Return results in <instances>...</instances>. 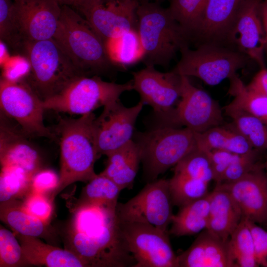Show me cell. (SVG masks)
<instances>
[{
    "instance_id": "ab89813d",
    "label": "cell",
    "mask_w": 267,
    "mask_h": 267,
    "mask_svg": "<svg viewBox=\"0 0 267 267\" xmlns=\"http://www.w3.org/2000/svg\"><path fill=\"white\" fill-rule=\"evenodd\" d=\"M246 221L253 239L257 263L259 267H267V231L252 222Z\"/></svg>"
},
{
    "instance_id": "7dc6e473",
    "label": "cell",
    "mask_w": 267,
    "mask_h": 267,
    "mask_svg": "<svg viewBox=\"0 0 267 267\" xmlns=\"http://www.w3.org/2000/svg\"><path fill=\"white\" fill-rule=\"evenodd\" d=\"M140 2L141 1H155V2H158L159 1H162L164 0H139Z\"/></svg>"
},
{
    "instance_id": "7a4b0ae2",
    "label": "cell",
    "mask_w": 267,
    "mask_h": 267,
    "mask_svg": "<svg viewBox=\"0 0 267 267\" xmlns=\"http://www.w3.org/2000/svg\"><path fill=\"white\" fill-rule=\"evenodd\" d=\"M136 14L143 62L145 66H168L177 52L188 45V36L169 8L156 2H140Z\"/></svg>"
},
{
    "instance_id": "4fadbf2b",
    "label": "cell",
    "mask_w": 267,
    "mask_h": 267,
    "mask_svg": "<svg viewBox=\"0 0 267 267\" xmlns=\"http://www.w3.org/2000/svg\"><path fill=\"white\" fill-rule=\"evenodd\" d=\"M139 0H86L78 10L105 43L137 29Z\"/></svg>"
},
{
    "instance_id": "3957f363",
    "label": "cell",
    "mask_w": 267,
    "mask_h": 267,
    "mask_svg": "<svg viewBox=\"0 0 267 267\" xmlns=\"http://www.w3.org/2000/svg\"><path fill=\"white\" fill-rule=\"evenodd\" d=\"M20 51L30 66L26 82L43 100L57 94L74 79L85 75L53 38L25 41Z\"/></svg>"
},
{
    "instance_id": "cb8c5ba5",
    "label": "cell",
    "mask_w": 267,
    "mask_h": 267,
    "mask_svg": "<svg viewBox=\"0 0 267 267\" xmlns=\"http://www.w3.org/2000/svg\"><path fill=\"white\" fill-rule=\"evenodd\" d=\"M104 170L100 173L110 178L122 189L133 185L141 161L137 143L133 139L107 155Z\"/></svg>"
},
{
    "instance_id": "b9f144b4",
    "label": "cell",
    "mask_w": 267,
    "mask_h": 267,
    "mask_svg": "<svg viewBox=\"0 0 267 267\" xmlns=\"http://www.w3.org/2000/svg\"><path fill=\"white\" fill-rule=\"evenodd\" d=\"M207 151L213 170L214 180L216 184H219L221 182L224 173L237 154L222 149Z\"/></svg>"
},
{
    "instance_id": "f6af8a7d",
    "label": "cell",
    "mask_w": 267,
    "mask_h": 267,
    "mask_svg": "<svg viewBox=\"0 0 267 267\" xmlns=\"http://www.w3.org/2000/svg\"><path fill=\"white\" fill-rule=\"evenodd\" d=\"M261 14L265 32V53L267 56V0H262Z\"/></svg>"
},
{
    "instance_id": "836d02e7",
    "label": "cell",
    "mask_w": 267,
    "mask_h": 267,
    "mask_svg": "<svg viewBox=\"0 0 267 267\" xmlns=\"http://www.w3.org/2000/svg\"><path fill=\"white\" fill-rule=\"evenodd\" d=\"M172 15L189 37L196 30L208 0H170Z\"/></svg>"
},
{
    "instance_id": "2e32d148",
    "label": "cell",
    "mask_w": 267,
    "mask_h": 267,
    "mask_svg": "<svg viewBox=\"0 0 267 267\" xmlns=\"http://www.w3.org/2000/svg\"><path fill=\"white\" fill-rule=\"evenodd\" d=\"M216 185L231 195L244 219L267 227V172L265 165L261 164L235 181Z\"/></svg>"
},
{
    "instance_id": "ba28073f",
    "label": "cell",
    "mask_w": 267,
    "mask_h": 267,
    "mask_svg": "<svg viewBox=\"0 0 267 267\" xmlns=\"http://www.w3.org/2000/svg\"><path fill=\"white\" fill-rule=\"evenodd\" d=\"M134 90L133 80L124 84L108 82L99 77L79 76L60 92L43 100L45 110L84 115L120 100L125 92Z\"/></svg>"
},
{
    "instance_id": "1f68e13d",
    "label": "cell",
    "mask_w": 267,
    "mask_h": 267,
    "mask_svg": "<svg viewBox=\"0 0 267 267\" xmlns=\"http://www.w3.org/2000/svg\"><path fill=\"white\" fill-rule=\"evenodd\" d=\"M231 267H257L253 237L246 220L242 221L227 242Z\"/></svg>"
},
{
    "instance_id": "6da1fadb",
    "label": "cell",
    "mask_w": 267,
    "mask_h": 267,
    "mask_svg": "<svg viewBox=\"0 0 267 267\" xmlns=\"http://www.w3.org/2000/svg\"><path fill=\"white\" fill-rule=\"evenodd\" d=\"M92 112L77 119L61 118L57 127L60 142L61 168L59 183L48 194L55 197L69 185L89 181L97 174L94 163L100 156L97 148Z\"/></svg>"
},
{
    "instance_id": "5bb4252c",
    "label": "cell",
    "mask_w": 267,
    "mask_h": 267,
    "mask_svg": "<svg viewBox=\"0 0 267 267\" xmlns=\"http://www.w3.org/2000/svg\"><path fill=\"white\" fill-rule=\"evenodd\" d=\"M133 76L134 90L140 101L152 108L159 121L167 117L180 97L181 76L172 71L160 72L151 65L133 72Z\"/></svg>"
},
{
    "instance_id": "277c9868",
    "label": "cell",
    "mask_w": 267,
    "mask_h": 267,
    "mask_svg": "<svg viewBox=\"0 0 267 267\" xmlns=\"http://www.w3.org/2000/svg\"><path fill=\"white\" fill-rule=\"evenodd\" d=\"M52 38L85 75L105 71L115 66L100 38L87 20L69 6L62 5Z\"/></svg>"
},
{
    "instance_id": "d6986e66",
    "label": "cell",
    "mask_w": 267,
    "mask_h": 267,
    "mask_svg": "<svg viewBox=\"0 0 267 267\" xmlns=\"http://www.w3.org/2000/svg\"><path fill=\"white\" fill-rule=\"evenodd\" d=\"M246 0H208L190 40L222 44L227 36Z\"/></svg>"
},
{
    "instance_id": "74e56055",
    "label": "cell",
    "mask_w": 267,
    "mask_h": 267,
    "mask_svg": "<svg viewBox=\"0 0 267 267\" xmlns=\"http://www.w3.org/2000/svg\"><path fill=\"white\" fill-rule=\"evenodd\" d=\"M260 152L254 149L245 154H237L224 173L220 183L235 181L261 165L258 161Z\"/></svg>"
},
{
    "instance_id": "83f0119b",
    "label": "cell",
    "mask_w": 267,
    "mask_h": 267,
    "mask_svg": "<svg viewBox=\"0 0 267 267\" xmlns=\"http://www.w3.org/2000/svg\"><path fill=\"white\" fill-rule=\"evenodd\" d=\"M82 189L73 211L87 205L117 207L122 188L108 177L99 174L88 181Z\"/></svg>"
},
{
    "instance_id": "d4e9b609",
    "label": "cell",
    "mask_w": 267,
    "mask_h": 267,
    "mask_svg": "<svg viewBox=\"0 0 267 267\" xmlns=\"http://www.w3.org/2000/svg\"><path fill=\"white\" fill-rule=\"evenodd\" d=\"M0 218L15 234L45 238L53 233L48 222L27 212L17 199L0 203Z\"/></svg>"
},
{
    "instance_id": "e0dca14e",
    "label": "cell",
    "mask_w": 267,
    "mask_h": 267,
    "mask_svg": "<svg viewBox=\"0 0 267 267\" xmlns=\"http://www.w3.org/2000/svg\"><path fill=\"white\" fill-rule=\"evenodd\" d=\"M13 3L16 19L24 41L53 38L62 8L57 0H13Z\"/></svg>"
},
{
    "instance_id": "8fae6325",
    "label": "cell",
    "mask_w": 267,
    "mask_h": 267,
    "mask_svg": "<svg viewBox=\"0 0 267 267\" xmlns=\"http://www.w3.org/2000/svg\"><path fill=\"white\" fill-rule=\"evenodd\" d=\"M119 223L124 242L135 261L134 267H178L169 232L145 223Z\"/></svg>"
},
{
    "instance_id": "d6a6232c",
    "label": "cell",
    "mask_w": 267,
    "mask_h": 267,
    "mask_svg": "<svg viewBox=\"0 0 267 267\" xmlns=\"http://www.w3.org/2000/svg\"><path fill=\"white\" fill-rule=\"evenodd\" d=\"M32 177L21 168L1 167L0 176V202L26 197L31 192Z\"/></svg>"
},
{
    "instance_id": "f35d334b",
    "label": "cell",
    "mask_w": 267,
    "mask_h": 267,
    "mask_svg": "<svg viewBox=\"0 0 267 267\" xmlns=\"http://www.w3.org/2000/svg\"><path fill=\"white\" fill-rule=\"evenodd\" d=\"M53 201L45 194L31 192L22 202L24 210L47 222L52 215Z\"/></svg>"
},
{
    "instance_id": "8992f818",
    "label": "cell",
    "mask_w": 267,
    "mask_h": 267,
    "mask_svg": "<svg viewBox=\"0 0 267 267\" xmlns=\"http://www.w3.org/2000/svg\"><path fill=\"white\" fill-rule=\"evenodd\" d=\"M66 249L86 265L93 267H123L134 264L122 236L118 218L83 234L71 228L66 236Z\"/></svg>"
},
{
    "instance_id": "7bdbcfd3",
    "label": "cell",
    "mask_w": 267,
    "mask_h": 267,
    "mask_svg": "<svg viewBox=\"0 0 267 267\" xmlns=\"http://www.w3.org/2000/svg\"><path fill=\"white\" fill-rule=\"evenodd\" d=\"M9 62L5 66L2 78L7 80L17 82L22 81V79L27 77L30 71V66L27 59L17 58L16 62Z\"/></svg>"
},
{
    "instance_id": "9a60e30c",
    "label": "cell",
    "mask_w": 267,
    "mask_h": 267,
    "mask_svg": "<svg viewBox=\"0 0 267 267\" xmlns=\"http://www.w3.org/2000/svg\"><path fill=\"white\" fill-rule=\"evenodd\" d=\"M144 104L128 107L118 100L104 107L95 118L96 142L99 155H107L133 139L137 117Z\"/></svg>"
},
{
    "instance_id": "4316f807",
    "label": "cell",
    "mask_w": 267,
    "mask_h": 267,
    "mask_svg": "<svg viewBox=\"0 0 267 267\" xmlns=\"http://www.w3.org/2000/svg\"><path fill=\"white\" fill-rule=\"evenodd\" d=\"M195 136L197 145L207 150L222 149L243 154L254 149L230 123L213 127L201 133H195Z\"/></svg>"
},
{
    "instance_id": "c3c4849f",
    "label": "cell",
    "mask_w": 267,
    "mask_h": 267,
    "mask_svg": "<svg viewBox=\"0 0 267 267\" xmlns=\"http://www.w3.org/2000/svg\"><path fill=\"white\" fill-rule=\"evenodd\" d=\"M264 165H265V168L266 171L267 172V160H266V163H265Z\"/></svg>"
},
{
    "instance_id": "ee69618b",
    "label": "cell",
    "mask_w": 267,
    "mask_h": 267,
    "mask_svg": "<svg viewBox=\"0 0 267 267\" xmlns=\"http://www.w3.org/2000/svg\"><path fill=\"white\" fill-rule=\"evenodd\" d=\"M246 86L249 89L267 96V68H261Z\"/></svg>"
},
{
    "instance_id": "7c38bea8",
    "label": "cell",
    "mask_w": 267,
    "mask_h": 267,
    "mask_svg": "<svg viewBox=\"0 0 267 267\" xmlns=\"http://www.w3.org/2000/svg\"><path fill=\"white\" fill-rule=\"evenodd\" d=\"M181 76V95L177 106L165 120L164 126H183L201 133L224 124L222 109L207 92L193 86L188 77Z\"/></svg>"
},
{
    "instance_id": "9c48e42d",
    "label": "cell",
    "mask_w": 267,
    "mask_h": 267,
    "mask_svg": "<svg viewBox=\"0 0 267 267\" xmlns=\"http://www.w3.org/2000/svg\"><path fill=\"white\" fill-rule=\"evenodd\" d=\"M1 110L15 120L26 135L44 137L55 140L58 137L44 123L43 100L27 83L1 78L0 82Z\"/></svg>"
},
{
    "instance_id": "d590c367",
    "label": "cell",
    "mask_w": 267,
    "mask_h": 267,
    "mask_svg": "<svg viewBox=\"0 0 267 267\" xmlns=\"http://www.w3.org/2000/svg\"><path fill=\"white\" fill-rule=\"evenodd\" d=\"M0 41L20 51L24 42L15 16L13 0H0Z\"/></svg>"
},
{
    "instance_id": "5b68a950",
    "label": "cell",
    "mask_w": 267,
    "mask_h": 267,
    "mask_svg": "<svg viewBox=\"0 0 267 267\" xmlns=\"http://www.w3.org/2000/svg\"><path fill=\"white\" fill-rule=\"evenodd\" d=\"M134 140L139 148L145 175L151 181L175 167L197 146L195 132L167 126L138 133Z\"/></svg>"
},
{
    "instance_id": "30bf717a",
    "label": "cell",
    "mask_w": 267,
    "mask_h": 267,
    "mask_svg": "<svg viewBox=\"0 0 267 267\" xmlns=\"http://www.w3.org/2000/svg\"><path fill=\"white\" fill-rule=\"evenodd\" d=\"M173 205L169 179H155L125 203H118L116 214L120 222L145 223L169 232Z\"/></svg>"
},
{
    "instance_id": "52a82bcc",
    "label": "cell",
    "mask_w": 267,
    "mask_h": 267,
    "mask_svg": "<svg viewBox=\"0 0 267 267\" xmlns=\"http://www.w3.org/2000/svg\"><path fill=\"white\" fill-rule=\"evenodd\" d=\"M179 52L180 58L172 71L179 75L196 77L210 86L230 79L249 59L235 49L215 43H202L194 49L186 45Z\"/></svg>"
},
{
    "instance_id": "e575fe53",
    "label": "cell",
    "mask_w": 267,
    "mask_h": 267,
    "mask_svg": "<svg viewBox=\"0 0 267 267\" xmlns=\"http://www.w3.org/2000/svg\"><path fill=\"white\" fill-rule=\"evenodd\" d=\"M174 172L202 179L210 183L214 173L208 151L197 145L175 166Z\"/></svg>"
},
{
    "instance_id": "bcb514c9",
    "label": "cell",
    "mask_w": 267,
    "mask_h": 267,
    "mask_svg": "<svg viewBox=\"0 0 267 267\" xmlns=\"http://www.w3.org/2000/svg\"><path fill=\"white\" fill-rule=\"evenodd\" d=\"M61 5H68L78 9L86 0H57Z\"/></svg>"
},
{
    "instance_id": "7402d4cb",
    "label": "cell",
    "mask_w": 267,
    "mask_h": 267,
    "mask_svg": "<svg viewBox=\"0 0 267 267\" xmlns=\"http://www.w3.org/2000/svg\"><path fill=\"white\" fill-rule=\"evenodd\" d=\"M241 209L231 195L216 185L210 192V210L206 229L226 242L243 219Z\"/></svg>"
},
{
    "instance_id": "484cf974",
    "label": "cell",
    "mask_w": 267,
    "mask_h": 267,
    "mask_svg": "<svg viewBox=\"0 0 267 267\" xmlns=\"http://www.w3.org/2000/svg\"><path fill=\"white\" fill-rule=\"evenodd\" d=\"M210 210V192L180 207L173 215L169 233L176 236L192 235L206 229Z\"/></svg>"
},
{
    "instance_id": "ffe728a7",
    "label": "cell",
    "mask_w": 267,
    "mask_h": 267,
    "mask_svg": "<svg viewBox=\"0 0 267 267\" xmlns=\"http://www.w3.org/2000/svg\"><path fill=\"white\" fill-rule=\"evenodd\" d=\"M0 135L1 167H18L32 177L42 169L38 151L22 134L1 122Z\"/></svg>"
},
{
    "instance_id": "ac0fdd59",
    "label": "cell",
    "mask_w": 267,
    "mask_h": 267,
    "mask_svg": "<svg viewBox=\"0 0 267 267\" xmlns=\"http://www.w3.org/2000/svg\"><path fill=\"white\" fill-rule=\"evenodd\" d=\"M262 0H246L227 36L226 41L236 50L255 61L265 64V32L261 14Z\"/></svg>"
},
{
    "instance_id": "603a6c76",
    "label": "cell",
    "mask_w": 267,
    "mask_h": 267,
    "mask_svg": "<svg viewBox=\"0 0 267 267\" xmlns=\"http://www.w3.org/2000/svg\"><path fill=\"white\" fill-rule=\"evenodd\" d=\"M15 234L29 265H44L48 267H86L85 264L69 250L45 243L38 237Z\"/></svg>"
},
{
    "instance_id": "8d00e7d4",
    "label": "cell",
    "mask_w": 267,
    "mask_h": 267,
    "mask_svg": "<svg viewBox=\"0 0 267 267\" xmlns=\"http://www.w3.org/2000/svg\"><path fill=\"white\" fill-rule=\"evenodd\" d=\"M16 236L1 225L0 227V267H18L29 265Z\"/></svg>"
},
{
    "instance_id": "44dd1931",
    "label": "cell",
    "mask_w": 267,
    "mask_h": 267,
    "mask_svg": "<svg viewBox=\"0 0 267 267\" xmlns=\"http://www.w3.org/2000/svg\"><path fill=\"white\" fill-rule=\"evenodd\" d=\"M227 242L207 229L203 230L191 246L178 256V267H231Z\"/></svg>"
},
{
    "instance_id": "4dcf8cb0",
    "label": "cell",
    "mask_w": 267,
    "mask_h": 267,
    "mask_svg": "<svg viewBox=\"0 0 267 267\" xmlns=\"http://www.w3.org/2000/svg\"><path fill=\"white\" fill-rule=\"evenodd\" d=\"M229 80L228 92L233 98L227 105L250 113L267 126V96L248 89L237 74Z\"/></svg>"
},
{
    "instance_id": "f1b7e54d",
    "label": "cell",
    "mask_w": 267,
    "mask_h": 267,
    "mask_svg": "<svg viewBox=\"0 0 267 267\" xmlns=\"http://www.w3.org/2000/svg\"><path fill=\"white\" fill-rule=\"evenodd\" d=\"M223 109L231 120V126L248 141L253 149L260 152L267 150V125L243 110L227 105Z\"/></svg>"
},
{
    "instance_id": "f546056e",
    "label": "cell",
    "mask_w": 267,
    "mask_h": 267,
    "mask_svg": "<svg viewBox=\"0 0 267 267\" xmlns=\"http://www.w3.org/2000/svg\"><path fill=\"white\" fill-rule=\"evenodd\" d=\"M109 58L117 67H126L142 61L144 50L137 29L104 43Z\"/></svg>"
},
{
    "instance_id": "60d3db41",
    "label": "cell",
    "mask_w": 267,
    "mask_h": 267,
    "mask_svg": "<svg viewBox=\"0 0 267 267\" xmlns=\"http://www.w3.org/2000/svg\"><path fill=\"white\" fill-rule=\"evenodd\" d=\"M59 178L52 170L41 169L33 177L31 192L48 195L57 187Z\"/></svg>"
}]
</instances>
